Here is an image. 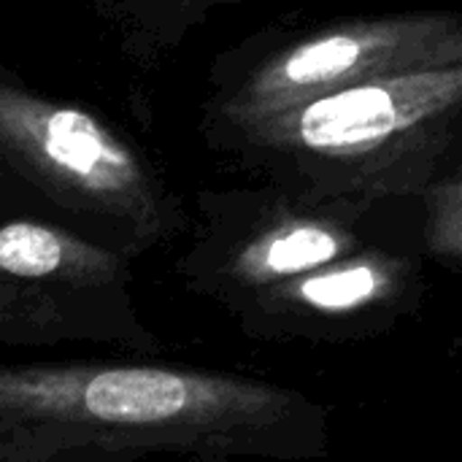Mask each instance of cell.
<instances>
[{
	"label": "cell",
	"mask_w": 462,
	"mask_h": 462,
	"mask_svg": "<svg viewBox=\"0 0 462 462\" xmlns=\"http://www.w3.org/2000/svg\"><path fill=\"white\" fill-rule=\"evenodd\" d=\"M330 411L265 379L162 363L0 368V462L319 460Z\"/></svg>",
	"instance_id": "obj_1"
},
{
	"label": "cell",
	"mask_w": 462,
	"mask_h": 462,
	"mask_svg": "<svg viewBox=\"0 0 462 462\" xmlns=\"http://www.w3.org/2000/svg\"><path fill=\"white\" fill-rule=\"evenodd\" d=\"M198 133L230 168L298 195L420 200L462 165V60Z\"/></svg>",
	"instance_id": "obj_2"
},
{
	"label": "cell",
	"mask_w": 462,
	"mask_h": 462,
	"mask_svg": "<svg viewBox=\"0 0 462 462\" xmlns=\"http://www.w3.org/2000/svg\"><path fill=\"white\" fill-rule=\"evenodd\" d=\"M3 171L70 227L133 260L181 238L192 214L160 165L106 116L0 68Z\"/></svg>",
	"instance_id": "obj_3"
},
{
	"label": "cell",
	"mask_w": 462,
	"mask_h": 462,
	"mask_svg": "<svg viewBox=\"0 0 462 462\" xmlns=\"http://www.w3.org/2000/svg\"><path fill=\"white\" fill-rule=\"evenodd\" d=\"M422 225V200L309 198L257 181L200 189L173 273L227 311L241 298Z\"/></svg>",
	"instance_id": "obj_4"
},
{
	"label": "cell",
	"mask_w": 462,
	"mask_h": 462,
	"mask_svg": "<svg viewBox=\"0 0 462 462\" xmlns=\"http://www.w3.org/2000/svg\"><path fill=\"white\" fill-rule=\"evenodd\" d=\"M462 60V8L271 24L219 51L198 125L249 119L368 79Z\"/></svg>",
	"instance_id": "obj_5"
},
{
	"label": "cell",
	"mask_w": 462,
	"mask_h": 462,
	"mask_svg": "<svg viewBox=\"0 0 462 462\" xmlns=\"http://www.w3.org/2000/svg\"><path fill=\"white\" fill-rule=\"evenodd\" d=\"M106 344L162 352L135 300L133 257L70 225L8 217L0 227V344Z\"/></svg>",
	"instance_id": "obj_6"
},
{
	"label": "cell",
	"mask_w": 462,
	"mask_h": 462,
	"mask_svg": "<svg viewBox=\"0 0 462 462\" xmlns=\"http://www.w3.org/2000/svg\"><path fill=\"white\" fill-rule=\"evenodd\" d=\"M422 225L233 303L225 314L254 341L360 344L417 317L428 295Z\"/></svg>",
	"instance_id": "obj_7"
},
{
	"label": "cell",
	"mask_w": 462,
	"mask_h": 462,
	"mask_svg": "<svg viewBox=\"0 0 462 462\" xmlns=\"http://www.w3.org/2000/svg\"><path fill=\"white\" fill-rule=\"evenodd\" d=\"M92 16L116 43L119 54L141 70H157L230 5L254 0H87Z\"/></svg>",
	"instance_id": "obj_8"
},
{
	"label": "cell",
	"mask_w": 462,
	"mask_h": 462,
	"mask_svg": "<svg viewBox=\"0 0 462 462\" xmlns=\"http://www.w3.org/2000/svg\"><path fill=\"white\" fill-rule=\"evenodd\" d=\"M420 200L428 257L447 271H462V165L436 181Z\"/></svg>",
	"instance_id": "obj_9"
}]
</instances>
